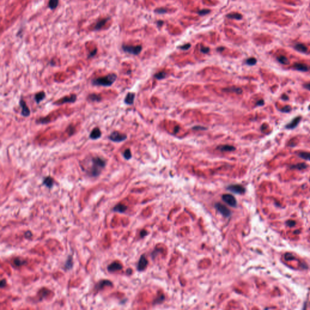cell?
<instances>
[{
    "mask_svg": "<svg viewBox=\"0 0 310 310\" xmlns=\"http://www.w3.org/2000/svg\"><path fill=\"white\" fill-rule=\"evenodd\" d=\"M110 20V18H103L101 19V20H99L96 23V24H95V27H94V30H100L102 29V27H104L105 26V24H106L107 21Z\"/></svg>",
    "mask_w": 310,
    "mask_h": 310,
    "instance_id": "5bb4252c",
    "label": "cell"
},
{
    "mask_svg": "<svg viewBox=\"0 0 310 310\" xmlns=\"http://www.w3.org/2000/svg\"><path fill=\"white\" fill-rule=\"evenodd\" d=\"M5 284H6V280L5 279H2L1 281V283H0V286H1V288H3L4 287Z\"/></svg>",
    "mask_w": 310,
    "mask_h": 310,
    "instance_id": "ee69618b",
    "label": "cell"
},
{
    "mask_svg": "<svg viewBox=\"0 0 310 310\" xmlns=\"http://www.w3.org/2000/svg\"><path fill=\"white\" fill-rule=\"evenodd\" d=\"M112 283L110 280H101L97 285H96V289L98 290H100L101 289L104 288L105 286H111Z\"/></svg>",
    "mask_w": 310,
    "mask_h": 310,
    "instance_id": "2e32d148",
    "label": "cell"
},
{
    "mask_svg": "<svg viewBox=\"0 0 310 310\" xmlns=\"http://www.w3.org/2000/svg\"><path fill=\"white\" fill-rule=\"evenodd\" d=\"M201 52L204 53H207L210 52V49L208 47H206L201 46Z\"/></svg>",
    "mask_w": 310,
    "mask_h": 310,
    "instance_id": "74e56055",
    "label": "cell"
},
{
    "mask_svg": "<svg viewBox=\"0 0 310 310\" xmlns=\"http://www.w3.org/2000/svg\"><path fill=\"white\" fill-rule=\"evenodd\" d=\"M77 96L75 94H72L70 96H66L62 98L59 100L55 101L53 104L54 105H62L65 103H73L76 101Z\"/></svg>",
    "mask_w": 310,
    "mask_h": 310,
    "instance_id": "5b68a950",
    "label": "cell"
},
{
    "mask_svg": "<svg viewBox=\"0 0 310 310\" xmlns=\"http://www.w3.org/2000/svg\"><path fill=\"white\" fill-rule=\"evenodd\" d=\"M20 105L22 108L21 115L24 117H28L30 114V111L29 107H27L25 101L21 100L20 101Z\"/></svg>",
    "mask_w": 310,
    "mask_h": 310,
    "instance_id": "30bf717a",
    "label": "cell"
},
{
    "mask_svg": "<svg viewBox=\"0 0 310 310\" xmlns=\"http://www.w3.org/2000/svg\"><path fill=\"white\" fill-rule=\"evenodd\" d=\"M59 0H49L48 7L51 10H54L58 5Z\"/></svg>",
    "mask_w": 310,
    "mask_h": 310,
    "instance_id": "d4e9b609",
    "label": "cell"
},
{
    "mask_svg": "<svg viewBox=\"0 0 310 310\" xmlns=\"http://www.w3.org/2000/svg\"><path fill=\"white\" fill-rule=\"evenodd\" d=\"M117 79V75L115 73H110L105 76L93 79L92 81V84L97 86L110 87L111 86Z\"/></svg>",
    "mask_w": 310,
    "mask_h": 310,
    "instance_id": "7a4b0ae2",
    "label": "cell"
},
{
    "mask_svg": "<svg viewBox=\"0 0 310 310\" xmlns=\"http://www.w3.org/2000/svg\"><path fill=\"white\" fill-rule=\"evenodd\" d=\"M101 135H102V133H101V132L100 129H99L98 127H95V129H93L92 132H91L89 137H90V138L91 139L95 140L101 138Z\"/></svg>",
    "mask_w": 310,
    "mask_h": 310,
    "instance_id": "4fadbf2b",
    "label": "cell"
},
{
    "mask_svg": "<svg viewBox=\"0 0 310 310\" xmlns=\"http://www.w3.org/2000/svg\"><path fill=\"white\" fill-rule=\"evenodd\" d=\"M122 49L126 53H129L130 54L134 55H138L140 53L142 48L141 45L133 46V45H122Z\"/></svg>",
    "mask_w": 310,
    "mask_h": 310,
    "instance_id": "3957f363",
    "label": "cell"
},
{
    "mask_svg": "<svg viewBox=\"0 0 310 310\" xmlns=\"http://www.w3.org/2000/svg\"><path fill=\"white\" fill-rule=\"evenodd\" d=\"M45 98V93L43 91L38 92L36 93L35 95V100L37 104H39L42 101H43Z\"/></svg>",
    "mask_w": 310,
    "mask_h": 310,
    "instance_id": "d6986e66",
    "label": "cell"
},
{
    "mask_svg": "<svg viewBox=\"0 0 310 310\" xmlns=\"http://www.w3.org/2000/svg\"><path fill=\"white\" fill-rule=\"evenodd\" d=\"M298 156L302 159L307 161H310V153L309 152H300L298 154Z\"/></svg>",
    "mask_w": 310,
    "mask_h": 310,
    "instance_id": "f1b7e54d",
    "label": "cell"
},
{
    "mask_svg": "<svg viewBox=\"0 0 310 310\" xmlns=\"http://www.w3.org/2000/svg\"><path fill=\"white\" fill-rule=\"evenodd\" d=\"M92 165L91 167L89 173L93 177H97L101 173L102 170L106 165V162L103 158L100 157H95L92 159Z\"/></svg>",
    "mask_w": 310,
    "mask_h": 310,
    "instance_id": "6da1fadb",
    "label": "cell"
},
{
    "mask_svg": "<svg viewBox=\"0 0 310 310\" xmlns=\"http://www.w3.org/2000/svg\"><path fill=\"white\" fill-rule=\"evenodd\" d=\"M210 12V10L209 9H203V10H201V11H199L198 12V14L201 16H204V15H205L208 13H209Z\"/></svg>",
    "mask_w": 310,
    "mask_h": 310,
    "instance_id": "d590c367",
    "label": "cell"
},
{
    "mask_svg": "<svg viewBox=\"0 0 310 310\" xmlns=\"http://www.w3.org/2000/svg\"><path fill=\"white\" fill-rule=\"evenodd\" d=\"M277 59L278 61L282 64H285V65H286V64H288L289 63V61L288 60L287 58L285 57V56H283V55H281V56H279V57H277Z\"/></svg>",
    "mask_w": 310,
    "mask_h": 310,
    "instance_id": "f546056e",
    "label": "cell"
},
{
    "mask_svg": "<svg viewBox=\"0 0 310 310\" xmlns=\"http://www.w3.org/2000/svg\"><path fill=\"white\" fill-rule=\"evenodd\" d=\"M127 138L126 135L121 133L118 131H115L111 133L110 136H108V139L110 140L115 142H121L125 140Z\"/></svg>",
    "mask_w": 310,
    "mask_h": 310,
    "instance_id": "277c9868",
    "label": "cell"
},
{
    "mask_svg": "<svg viewBox=\"0 0 310 310\" xmlns=\"http://www.w3.org/2000/svg\"><path fill=\"white\" fill-rule=\"evenodd\" d=\"M127 207L125 205L122 204H119L116 205V206L114 207V208H113V211L115 212H118V213H124V212L126 211Z\"/></svg>",
    "mask_w": 310,
    "mask_h": 310,
    "instance_id": "44dd1931",
    "label": "cell"
},
{
    "mask_svg": "<svg viewBox=\"0 0 310 310\" xmlns=\"http://www.w3.org/2000/svg\"><path fill=\"white\" fill-rule=\"evenodd\" d=\"M227 18L232 19H236V20H241L242 18V15L239 13H230L227 15Z\"/></svg>",
    "mask_w": 310,
    "mask_h": 310,
    "instance_id": "484cf974",
    "label": "cell"
},
{
    "mask_svg": "<svg viewBox=\"0 0 310 310\" xmlns=\"http://www.w3.org/2000/svg\"><path fill=\"white\" fill-rule=\"evenodd\" d=\"M96 53H97V49H95L94 50H93V51H92V52H90V54L89 55V56H88V58L93 57V56H94L96 54Z\"/></svg>",
    "mask_w": 310,
    "mask_h": 310,
    "instance_id": "b9f144b4",
    "label": "cell"
},
{
    "mask_svg": "<svg viewBox=\"0 0 310 310\" xmlns=\"http://www.w3.org/2000/svg\"><path fill=\"white\" fill-rule=\"evenodd\" d=\"M135 95L133 93H128L125 98L124 102L127 105H132L134 103Z\"/></svg>",
    "mask_w": 310,
    "mask_h": 310,
    "instance_id": "e0dca14e",
    "label": "cell"
},
{
    "mask_svg": "<svg viewBox=\"0 0 310 310\" xmlns=\"http://www.w3.org/2000/svg\"><path fill=\"white\" fill-rule=\"evenodd\" d=\"M122 269V265L119 262H114L107 267V270L109 272H115Z\"/></svg>",
    "mask_w": 310,
    "mask_h": 310,
    "instance_id": "9c48e42d",
    "label": "cell"
},
{
    "mask_svg": "<svg viewBox=\"0 0 310 310\" xmlns=\"http://www.w3.org/2000/svg\"><path fill=\"white\" fill-rule=\"evenodd\" d=\"M165 76H166V73L164 71H161V72L155 74V78L158 79H162L164 78Z\"/></svg>",
    "mask_w": 310,
    "mask_h": 310,
    "instance_id": "1f68e13d",
    "label": "cell"
},
{
    "mask_svg": "<svg viewBox=\"0 0 310 310\" xmlns=\"http://www.w3.org/2000/svg\"><path fill=\"white\" fill-rule=\"evenodd\" d=\"M224 91H225L226 92H231V93H236L237 94H241L242 93V90L241 88L239 87H228V88H226V89H224Z\"/></svg>",
    "mask_w": 310,
    "mask_h": 310,
    "instance_id": "603a6c76",
    "label": "cell"
},
{
    "mask_svg": "<svg viewBox=\"0 0 310 310\" xmlns=\"http://www.w3.org/2000/svg\"><path fill=\"white\" fill-rule=\"evenodd\" d=\"M227 190L231 191L232 193H234L238 194V195H242V194L244 193L245 191V188L243 186L238 185V184L228 186L227 187Z\"/></svg>",
    "mask_w": 310,
    "mask_h": 310,
    "instance_id": "ba28073f",
    "label": "cell"
},
{
    "mask_svg": "<svg viewBox=\"0 0 310 310\" xmlns=\"http://www.w3.org/2000/svg\"><path fill=\"white\" fill-rule=\"evenodd\" d=\"M224 47H219L218 49H217V50L221 51V50H224Z\"/></svg>",
    "mask_w": 310,
    "mask_h": 310,
    "instance_id": "c3c4849f",
    "label": "cell"
},
{
    "mask_svg": "<svg viewBox=\"0 0 310 310\" xmlns=\"http://www.w3.org/2000/svg\"><path fill=\"white\" fill-rule=\"evenodd\" d=\"M264 100H259V101L257 102V103H256V105H257V106H262L264 105Z\"/></svg>",
    "mask_w": 310,
    "mask_h": 310,
    "instance_id": "f6af8a7d",
    "label": "cell"
},
{
    "mask_svg": "<svg viewBox=\"0 0 310 310\" xmlns=\"http://www.w3.org/2000/svg\"><path fill=\"white\" fill-rule=\"evenodd\" d=\"M147 265H148V261H147V259L145 258V257L144 255L141 256L139 260L138 264V270L139 271H143V270L145 269Z\"/></svg>",
    "mask_w": 310,
    "mask_h": 310,
    "instance_id": "8fae6325",
    "label": "cell"
},
{
    "mask_svg": "<svg viewBox=\"0 0 310 310\" xmlns=\"http://www.w3.org/2000/svg\"><path fill=\"white\" fill-rule=\"evenodd\" d=\"M307 167H308V165L305 163H299L297 164L291 165L290 169H297V170H304V169H307Z\"/></svg>",
    "mask_w": 310,
    "mask_h": 310,
    "instance_id": "cb8c5ba5",
    "label": "cell"
},
{
    "mask_svg": "<svg viewBox=\"0 0 310 310\" xmlns=\"http://www.w3.org/2000/svg\"><path fill=\"white\" fill-rule=\"evenodd\" d=\"M286 224H287L288 226H289V227H294V226L296 225V222L294 221V220H288V221L286 222Z\"/></svg>",
    "mask_w": 310,
    "mask_h": 310,
    "instance_id": "f35d334b",
    "label": "cell"
},
{
    "mask_svg": "<svg viewBox=\"0 0 310 310\" xmlns=\"http://www.w3.org/2000/svg\"><path fill=\"white\" fill-rule=\"evenodd\" d=\"M215 208H216V210L218 211L220 214L224 216V217H230V215H231V211H230V210L227 207H225V205L222 204H216Z\"/></svg>",
    "mask_w": 310,
    "mask_h": 310,
    "instance_id": "8992f818",
    "label": "cell"
},
{
    "mask_svg": "<svg viewBox=\"0 0 310 310\" xmlns=\"http://www.w3.org/2000/svg\"><path fill=\"white\" fill-rule=\"evenodd\" d=\"M24 262L25 261L22 260L21 259H19V258H16L14 260H13V263H14L15 265L16 266H21V265H24V263H25Z\"/></svg>",
    "mask_w": 310,
    "mask_h": 310,
    "instance_id": "d6a6232c",
    "label": "cell"
},
{
    "mask_svg": "<svg viewBox=\"0 0 310 310\" xmlns=\"http://www.w3.org/2000/svg\"><path fill=\"white\" fill-rule=\"evenodd\" d=\"M256 62H257V61H256V59L254 58H251L248 59V60L246 61V63L249 66L254 65V64H256Z\"/></svg>",
    "mask_w": 310,
    "mask_h": 310,
    "instance_id": "836d02e7",
    "label": "cell"
},
{
    "mask_svg": "<svg viewBox=\"0 0 310 310\" xmlns=\"http://www.w3.org/2000/svg\"><path fill=\"white\" fill-rule=\"evenodd\" d=\"M24 236H25V237H26V238H31L32 236V233H31V231H26V232L25 233V234H24Z\"/></svg>",
    "mask_w": 310,
    "mask_h": 310,
    "instance_id": "7bdbcfd3",
    "label": "cell"
},
{
    "mask_svg": "<svg viewBox=\"0 0 310 310\" xmlns=\"http://www.w3.org/2000/svg\"><path fill=\"white\" fill-rule=\"evenodd\" d=\"M87 99L88 100L92 102H100L102 100V97L101 96V95L98 94L92 93V94H90L89 95Z\"/></svg>",
    "mask_w": 310,
    "mask_h": 310,
    "instance_id": "7402d4cb",
    "label": "cell"
},
{
    "mask_svg": "<svg viewBox=\"0 0 310 310\" xmlns=\"http://www.w3.org/2000/svg\"><path fill=\"white\" fill-rule=\"evenodd\" d=\"M155 12L156 13H159V14H162V13H166L167 11L166 9H164V8H158V9H155Z\"/></svg>",
    "mask_w": 310,
    "mask_h": 310,
    "instance_id": "8d00e7d4",
    "label": "cell"
},
{
    "mask_svg": "<svg viewBox=\"0 0 310 310\" xmlns=\"http://www.w3.org/2000/svg\"><path fill=\"white\" fill-rule=\"evenodd\" d=\"M43 185L46 186L47 188H51L53 185V179L50 176H47L43 180Z\"/></svg>",
    "mask_w": 310,
    "mask_h": 310,
    "instance_id": "ffe728a7",
    "label": "cell"
},
{
    "mask_svg": "<svg viewBox=\"0 0 310 310\" xmlns=\"http://www.w3.org/2000/svg\"><path fill=\"white\" fill-rule=\"evenodd\" d=\"M193 130H206V128L205 127H201V126H196L193 127Z\"/></svg>",
    "mask_w": 310,
    "mask_h": 310,
    "instance_id": "60d3db41",
    "label": "cell"
},
{
    "mask_svg": "<svg viewBox=\"0 0 310 310\" xmlns=\"http://www.w3.org/2000/svg\"><path fill=\"white\" fill-rule=\"evenodd\" d=\"M190 46H191V45H190V44H184V45H182V46H180L179 48L180 49H182V50H187V49H189V48L190 47Z\"/></svg>",
    "mask_w": 310,
    "mask_h": 310,
    "instance_id": "ab89813d",
    "label": "cell"
},
{
    "mask_svg": "<svg viewBox=\"0 0 310 310\" xmlns=\"http://www.w3.org/2000/svg\"><path fill=\"white\" fill-rule=\"evenodd\" d=\"M73 267V259L71 256H69V257L67 258V260H66V262L65 264V265H64V267L66 270H70Z\"/></svg>",
    "mask_w": 310,
    "mask_h": 310,
    "instance_id": "4316f807",
    "label": "cell"
},
{
    "mask_svg": "<svg viewBox=\"0 0 310 310\" xmlns=\"http://www.w3.org/2000/svg\"><path fill=\"white\" fill-rule=\"evenodd\" d=\"M293 68L301 71H308L310 69V67L302 63H296L293 66Z\"/></svg>",
    "mask_w": 310,
    "mask_h": 310,
    "instance_id": "9a60e30c",
    "label": "cell"
},
{
    "mask_svg": "<svg viewBox=\"0 0 310 310\" xmlns=\"http://www.w3.org/2000/svg\"><path fill=\"white\" fill-rule=\"evenodd\" d=\"M304 87L305 88V89H307V90L310 91V83L305 84H304Z\"/></svg>",
    "mask_w": 310,
    "mask_h": 310,
    "instance_id": "bcb514c9",
    "label": "cell"
},
{
    "mask_svg": "<svg viewBox=\"0 0 310 310\" xmlns=\"http://www.w3.org/2000/svg\"><path fill=\"white\" fill-rule=\"evenodd\" d=\"M217 149L221 151H235L236 148L232 145H222L217 147Z\"/></svg>",
    "mask_w": 310,
    "mask_h": 310,
    "instance_id": "ac0fdd59",
    "label": "cell"
},
{
    "mask_svg": "<svg viewBox=\"0 0 310 310\" xmlns=\"http://www.w3.org/2000/svg\"><path fill=\"white\" fill-rule=\"evenodd\" d=\"M291 110V107L290 105H286L280 110V111L283 113H288Z\"/></svg>",
    "mask_w": 310,
    "mask_h": 310,
    "instance_id": "e575fe53",
    "label": "cell"
},
{
    "mask_svg": "<svg viewBox=\"0 0 310 310\" xmlns=\"http://www.w3.org/2000/svg\"><path fill=\"white\" fill-rule=\"evenodd\" d=\"M282 99L283 100H288V96L286 95H283L282 96Z\"/></svg>",
    "mask_w": 310,
    "mask_h": 310,
    "instance_id": "7dc6e473",
    "label": "cell"
},
{
    "mask_svg": "<svg viewBox=\"0 0 310 310\" xmlns=\"http://www.w3.org/2000/svg\"><path fill=\"white\" fill-rule=\"evenodd\" d=\"M123 156H124V157L125 159H127V160H129V159H130L132 156L130 150L129 149V148L125 150L123 153Z\"/></svg>",
    "mask_w": 310,
    "mask_h": 310,
    "instance_id": "4dcf8cb0",
    "label": "cell"
},
{
    "mask_svg": "<svg viewBox=\"0 0 310 310\" xmlns=\"http://www.w3.org/2000/svg\"><path fill=\"white\" fill-rule=\"evenodd\" d=\"M222 200L232 207L237 206V201L235 197L230 194H225L222 196Z\"/></svg>",
    "mask_w": 310,
    "mask_h": 310,
    "instance_id": "52a82bcc",
    "label": "cell"
},
{
    "mask_svg": "<svg viewBox=\"0 0 310 310\" xmlns=\"http://www.w3.org/2000/svg\"><path fill=\"white\" fill-rule=\"evenodd\" d=\"M294 48H295V49H296L297 51H299V52H302V53H305V52H307V48L306 47L305 45L300 43L298 44L295 45Z\"/></svg>",
    "mask_w": 310,
    "mask_h": 310,
    "instance_id": "83f0119b",
    "label": "cell"
},
{
    "mask_svg": "<svg viewBox=\"0 0 310 310\" xmlns=\"http://www.w3.org/2000/svg\"><path fill=\"white\" fill-rule=\"evenodd\" d=\"M300 120H301V117H296L285 126V128L287 129H294L297 126Z\"/></svg>",
    "mask_w": 310,
    "mask_h": 310,
    "instance_id": "7c38bea8",
    "label": "cell"
}]
</instances>
